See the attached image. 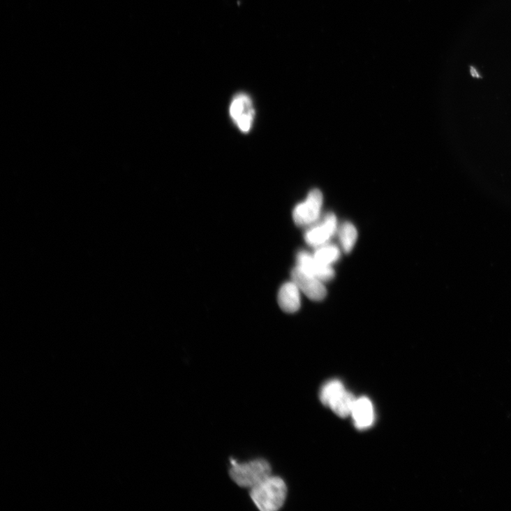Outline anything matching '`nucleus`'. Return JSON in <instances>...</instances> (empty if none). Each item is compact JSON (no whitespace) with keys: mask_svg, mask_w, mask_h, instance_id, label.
I'll return each instance as SVG.
<instances>
[{"mask_svg":"<svg viewBox=\"0 0 511 511\" xmlns=\"http://www.w3.org/2000/svg\"><path fill=\"white\" fill-rule=\"evenodd\" d=\"M229 113L234 124L242 133H249L253 126L255 108L251 98L244 93L235 96L230 103Z\"/></svg>","mask_w":511,"mask_h":511,"instance_id":"nucleus-5","label":"nucleus"},{"mask_svg":"<svg viewBox=\"0 0 511 511\" xmlns=\"http://www.w3.org/2000/svg\"><path fill=\"white\" fill-rule=\"evenodd\" d=\"M320 399L325 406L341 417L351 415L356 400L354 395L346 389L343 383L336 379L325 383L320 391Z\"/></svg>","mask_w":511,"mask_h":511,"instance_id":"nucleus-3","label":"nucleus"},{"mask_svg":"<svg viewBox=\"0 0 511 511\" xmlns=\"http://www.w3.org/2000/svg\"><path fill=\"white\" fill-rule=\"evenodd\" d=\"M341 246L346 253H350L354 249L358 238V232L355 226L350 223H344L338 228L337 232Z\"/></svg>","mask_w":511,"mask_h":511,"instance_id":"nucleus-11","label":"nucleus"},{"mask_svg":"<svg viewBox=\"0 0 511 511\" xmlns=\"http://www.w3.org/2000/svg\"><path fill=\"white\" fill-rule=\"evenodd\" d=\"M292 281L311 300L320 302L327 295V290L323 281L311 275L297 266L291 273Z\"/></svg>","mask_w":511,"mask_h":511,"instance_id":"nucleus-7","label":"nucleus"},{"mask_svg":"<svg viewBox=\"0 0 511 511\" xmlns=\"http://www.w3.org/2000/svg\"><path fill=\"white\" fill-rule=\"evenodd\" d=\"M313 256L320 263L331 266L339 260L341 252L336 246L327 243L317 247Z\"/></svg>","mask_w":511,"mask_h":511,"instance_id":"nucleus-12","label":"nucleus"},{"mask_svg":"<svg viewBox=\"0 0 511 511\" xmlns=\"http://www.w3.org/2000/svg\"><path fill=\"white\" fill-rule=\"evenodd\" d=\"M471 71H472V74H473V75L474 76H477V77H478V76H479V75H478V73H477V71H476L475 70V68H472V69H471Z\"/></svg>","mask_w":511,"mask_h":511,"instance_id":"nucleus-13","label":"nucleus"},{"mask_svg":"<svg viewBox=\"0 0 511 511\" xmlns=\"http://www.w3.org/2000/svg\"><path fill=\"white\" fill-rule=\"evenodd\" d=\"M301 290L292 281L284 283L280 288L278 301L281 309L288 313L297 312L301 308Z\"/></svg>","mask_w":511,"mask_h":511,"instance_id":"nucleus-10","label":"nucleus"},{"mask_svg":"<svg viewBox=\"0 0 511 511\" xmlns=\"http://www.w3.org/2000/svg\"><path fill=\"white\" fill-rule=\"evenodd\" d=\"M297 267L304 272L313 275L323 282L329 281L334 277L335 273L331 266L324 265L316 260L314 256L306 251H301L297 255Z\"/></svg>","mask_w":511,"mask_h":511,"instance_id":"nucleus-8","label":"nucleus"},{"mask_svg":"<svg viewBox=\"0 0 511 511\" xmlns=\"http://www.w3.org/2000/svg\"><path fill=\"white\" fill-rule=\"evenodd\" d=\"M230 471L231 479L239 487L252 489L272 476V466L264 459L237 463L232 461Z\"/></svg>","mask_w":511,"mask_h":511,"instance_id":"nucleus-2","label":"nucleus"},{"mask_svg":"<svg viewBox=\"0 0 511 511\" xmlns=\"http://www.w3.org/2000/svg\"><path fill=\"white\" fill-rule=\"evenodd\" d=\"M287 496L285 482L279 477L270 476L258 486L251 489L250 496L262 511H276L284 504Z\"/></svg>","mask_w":511,"mask_h":511,"instance_id":"nucleus-1","label":"nucleus"},{"mask_svg":"<svg viewBox=\"0 0 511 511\" xmlns=\"http://www.w3.org/2000/svg\"><path fill=\"white\" fill-rule=\"evenodd\" d=\"M323 205V195L318 189L309 192L306 200L298 203L292 210V219L299 227L314 225L319 220Z\"/></svg>","mask_w":511,"mask_h":511,"instance_id":"nucleus-4","label":"nucleus"},{"mask_svg":"<svg viewBox=\"0 0 511 511\" xmlns=\"http://www.w3.org/2000/svg\"><path fill=\"white\" fill-rule=\"evenodd\" d=\"M350 415L357 429L365 430L370 428L375 419L371 401L366 397L356 399Z\"/></svg>","mask_w":511,"mask_h":511,"instance_id":"nucleus-9","label":"nucleus"},{"mask_svg":"<svg viewBox=\"0 0 511 511\" xmlns=\"http://www.w3.org/2000/svg\"><path fill=\"white\" fill-rule=\"evenodd\" d=\"M337 230L336 217L334 213L329 212L319 223L311 227L306 232L304 238L310 246L318 247L328 243L337 232Z\"/></svg>","mask_w":511,"mask_h":511,"instance_id":"nucleus-6","label":"nucleus"}]
</instances>
